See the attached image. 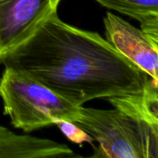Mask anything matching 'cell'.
<instances>
[{
    "mask_svg": "<svg viewBox=\"0 0 158 158\" xmlns=\"http://www.w3.org/2000/svg\"><path fill=\"white\" fill-rule=\"evenodd\" d=\"M56 126L71 143L79 144V145H81L84 143L93 144L94 139L92 138V136H90L85 131L81 129L76 124L72 122L62 121V122L57 123Z\"/></svg>",
    "mask_w": 158,
    "mask_h": 158,
    "instance_id": "ba28073f",
    "label": "cell"
},
{
    "mask_svg": "<svg viewBox=\"0 0 158 158\" xmlns=\"http://www.w3.org/2000/svg\"><path fill=\"white\" fill-rule=\"evenodd\" d=\"M106 40L124 56L158 81V42L127 20L107 12L104 18Z\"/></svg>",
    "mask_w": 158,
    "mask_h": 158,
    "instance_id": "5b68a950",
    "label": "cell"
},
{
    "mask_svg": "<svg viewBox=\"0 0 158 158\" xmlns=\"http://www.w3.org/2000/svg\"><path fill=\"white\" fill-rule=\"evenodd\" d=\"M103 6L137 19L141 30L158 42V0H95Z\"/></svg>",
    "mask_w": 158,
    "mask_h": 158,
    "instance_id": "52a82bcc",
    "label": "cell"
},
{
    "mask_svg": "<svg viewBox=\"0 0 158 158\" xmlns=\"http://www.w3.org/2000/svg\"><path fill=\"white\" fill-rule=\"evenodd\" d=\"M0 98L12 126L27 133L62 121L75 124L81 106L11 68H5L0 78Z\"/></svg>",
    "mask_w": 158,
    "mask_h": 158,
    "instance_id": "7a4b0ae2",
    "label": "cell"
},
{
    "mask_svg": "<svg viewBox=\"0 0 158 158\" xmlns=\"http://www.w3.org/2000/svg\"><path fill=\"white\" fill-rule=\"evenodd\" d=\"M76 106L142 93L150 76L99 33L62 21L57 13L0 57Z\"/></svg>",
    "mask_w": 158,
    "mask_h": 158,
    "instance_id": "6da1fadb",
    "label": "cell"
},
{
    "mask_svg": "<svg viewBox=\"0 0 158 158\" xmlns=\"http://www.w3.org/2000/svg\"><path fill=\"white\" fill-rule=\"evenodd\" d=\"M62 0H0V57L24 41Z\"/></svg>",
    "mask_w": 158,
    "mask_h": 158,
    "instance_id": "277c9868",
    "label": "cell"
},
{
    "mask_svg": "<svg viewBox=\"0 0 158 158\" xmlns=\"http://www.w3.org/2000/svg\"><path fill=\"white\" fill-rule=\"evenodd\" d=\"M73 151L66 144L38 138L20 135L0 125V158L69 157Z\"/></svg>",
    "mask_w": 158,
    "mask_h": 158,
    "instance_id": "8992f818",
    "label": "cell"
},
{
    "mask_svg": "<svg viewBox=\"0 0 158 158\" xmlns=\"http://www.w3.org/2000/svg\"><path fill=\"white\" fill-rule=\"evenodd\" d=\"M75 124L98 143L94 157H158V135L143 130L117 107L104 110L81 106Z\"/></svg>",
    "mask_w": 158,
    "mask_h": 158,
    "instance_id": "3957f363",
    "label": "cell"
}]
</instances>
